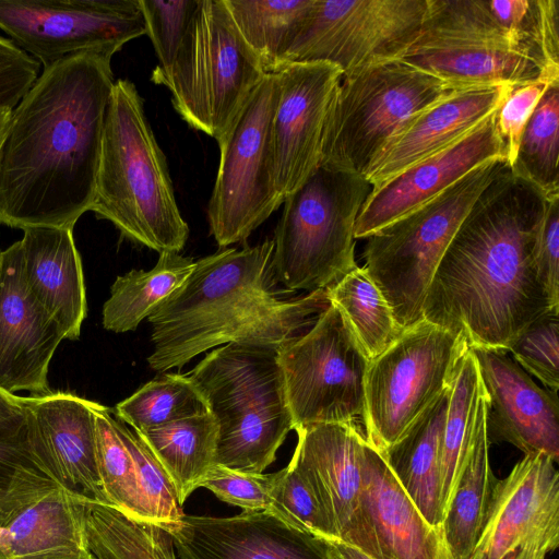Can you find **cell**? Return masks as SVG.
Listing matches in <instances>:
<instances>
[{"label":"cell","mask_w":559,"mask_h":559,"mask_svg":"<svg viewBox=\"0 0 559 559\" xmlns=\"http://www.w3.org/2000/svg\"><path fill=\"white\" fill-rule=\"evenodd\" d=\"M451 384L391 447L380 452L426 521L440 531V443Z\"/></svg>","instance_id":"cell-29"},{"label":"cell","mask_w":559,"mask_h":559,"mask_svg":"<svg viewBox=\"0 0 559 559\" xmlns=\"http://www.w3.org/2000/svg\"><path fill=\"white\" fill-rule=\"evenodd\" d=\"M467 348L463 335L424 319L371 359L365 379L366 440L379 452L395 443L450 386Z\"/></svg>","instance_id":"cell-11"},{"label":"cell","mask_w":559,"mask_h":559,"mask_svg":"<svg viewBox=\"0 0 559 559\" xmlns=\"http://www.w3.org/2000/svg\"><path fill=\"white\" fill-rule=\"evenodd\" d=\"M280 90L277 73L265 74L217 140L219 165L207 219L221 248L245 241L283 204L274 183L271 143Z\"/></svg>","instance_id":"cell-12"},{"label":"cell","mask_w":559,"mask_h":559,"mask_svg":"<svg viewBox=\"0 0 559 559\" xmlns=\"http://www.w3.org/2000/svg\"><path fill=\"white\" fill-rule=\"evenodd\" d=\"M545 33L540 12L537 31L524 33L501 25L487 0H427L419 29L392 59L459 85L555 83Z\"/></svg>","instance_id":"cell-5"},{"label":"cell","mask_w":559,"mask_h":559,"mask_svg":"<svg viewBox=\"0 0 559 559\" xmlns=\"http://www.w3.org/2000/svg\"><path fill=\"white\" fill-rule=\"evenodd\" d=\"M471 85L447 82L400 59L344 74L325 122L320 166L365 174L386 142L417 112Z\"/></svg>","instance_id":"cell-9"},{"label":"cell","mask_w":559,"mask_h":559,"mask_svg":"<svg viewBox=\"0 0 559 559\" xmlns=\"http://www.w3.org/2000/svg\"><path fill=\"white\" fill-rule=\"evenodd\" d=\"M275 474L271 491L273 513L323 539L337 540L328 515L301 469L290 461Z\"/></svg>","instance_id":"cell-41"},{"label":"cell","mask_w":559,"mask_h":559,"mask_svg":"<svg viewBox=\"0 0 559 559\" xmlns=\"http://www.w3.org/2000/svg\"><path fill=\"white\" fill-rule=\"evenodd\" d=\"M0 259H1V250H0Z\"/></svg>","instance_id":"cell-52"},{"label":"cell","mask_w":559,"mask_h":559,"mask_svg":"<svg viewBox=\"0 0 559 559\" xmlns=\"http://www.w3.org/2000/svg\"><path fill=\"white\" fill-rule=\"evenodd\" d=\"M515 86L460 87L413 116L381 148L364 177L376 189L457 142L499 109Z\"/></svg>","instance_id":"cell-24"},{"label":"cell","mask_w":559,"mask_h":559,"mask_svg":"<svg viewBox=\"0 0 559 559\" xmlns=\"http://www.w3.org/2000/svg\"><path fill=\"white\" fill-rule=\"evenodd\" d=\"M275 475L245 473L214 465L200 487L209 489L219 500L239 507L242 511L273 512L271 491Z\"/></svg>","instance_id":"cell-44"},{"label":"cell","mask_w":559,"mask_h":559,"mask_svg":"<svg viewBox=\"0 0 559 559\" xmlns=\"http://www.w3.org/2000/svg\"><path fill=\"white\" fill-rule=\"evenodd\" d=\"M78 496L47 479L0 510V554L21 558L85 549Z\"/></svg>","instance_id":"cell-27"},{"label":"cell","mask_w":559,"mask_h":559,"mask_svg":"<svg viewBox=\"0 0 559 559\" xmlns=\"http://www.w3.org/2000/svg\"><path fill=\"white\" fill-rule=\"evenodd\" d=\"M278 361L295 431L362 420L370 358L337 306L330 302L308 331L283 345Z\"/></svg>","instance_id":"cell-13"},{"label":"cell","mask_w":559,"mask_h":559,"mask_svg":"<svg viewBox=\"0 0 559 559\" xmlns=\"http://www.w3.org/2000/svg\"><path fill=\"white\" fill-rule=\"evenodd\" d=\"M44 471L69 491L109 504L97 464L96 402L72 393L21 396Z\"/></svg>","instance_id":"cell-20"},{"label":"cell","mask_w":559,"mask_h":559,"mask_svg":"<svg viewBox=\"0 0 559 559\" xmlns=\"http://www.w3.org/2000/svg\"><path fill=\"white\" fill-rule=\"evenodd\" d=\"M40 63L0 35V110H13L39 76Z\"/></svg>","instance_id":"cell-47"},{"label":"cell","mask_w":559,"mask_h":559,"mask_svg":"<svg viewBox=\"0 0 559 559\" xmlns=\"http://www.w3.org/2000/svg\"><path fill=\"white\" fill-rule=\"evenodd\" d=\"M11 117L12 110H0V151L10 127Z\"/></svg>","instance_id":"cell-51"},{"label":"cell","mask_w":559,"mask_h":559,"mask_svg":"<svg viewBox=\"0 0 559 559\" xmlns=\"http://www.w3.org/2000/svg\"><path fill=\"white\" fill-rule=\"evenodd\" d=\"M265 74L276 73L314 0H223Z\"/></svg>","instance_id":"cell-33"},{"label":"cell","mask_w":559,"mask_h":559,"mask_svg":"<svg viewBox=\"0 0 559 559\" xmlns=\"http://www.w3.org/2000/svg\"><path fill=\"white\" fill-rule=\"evenodd\" d=\"M96 450L102 486L110 506L144 520L133 459L116 431L110 411L97 403Z\"/></svg>","instance_id":"cell-38"},{"label":"cell","mask_w":559,"mask_h":559,"mask_svg":"<svg viewBox=\"0 0 559 559\" xmlns=\"http://www.w3.org/2000/svg\"><path fill=\"white\" fill-rule=\"evenodd\" d=\"M91 211L158 253L179 252L188 239L165 155L142 97L126 79L115 81L108 103Z\"/></svg>","instance_id":"cell-4"},{"label":"cell","mask_w":559,"mask_h":559,"mask_svg":"<svg viewBox=\"0 0 559 559\" xmlns=\"http://www.w3.org/2000/svg\"><path fill=\"white\" fill-rule=\"evenodd\" d=\"M265 73L223 0H199L191 37L166 84L176 111L216 141Z\"/></svg>","instance_id":"cell-10"},{"label":"cell","mask_w":559,"mask_h":559,"mask_svg":"<svg viewBox=\"0 0 559 559\" xmlns=\"http://www.w3.org/2000/svg\"><path fill=\"white\" fill-rule=\"evenodd\" d=\"M484 385L469 347L460 358L450 390L440 443V510L443 513L471 445Z\"/></svg>","instance_id":"cell-34"},{"label":"cell","mask_w":559,"mask_h":559,"mask_svg":"<svg viewBox=\"0 0 559 559\" xmlns=\"http://www.w3.org/2000/svg\"><path fill=\"white\" fill-rule=\"evenodd\" d=\"M273 240L222 249L195 262L187 280L147 318L150 367L181 368L226 344L281 348L308 331L329 305L328 289L284 297L275 289Z\"/></svg>","instance_id":"cell-3"},{"label":"cell","mask_w":559,"mask_h":559,"mask_svg":"<svg viewBox=\"0 0 559 559\" xmlns=\"http://www.w3.org/2000/svg\"><path fill=\"white\" fill-rule=\"evenodd\" d=\"M334 559H374L360 549L341 540H328Z\"/></svg>","instance_id":"cell-48"},{"label":"cell","mask_w":559,"mask_h":559,"mask_svg":"<svg viewBox=\"0 0 559 559\" xmlns=\"http://www.w3.org/2000/svg\"><path fill=\"white\" fill-rule=\"evenodd\" d=\"M372 190L353 173L319 166L284 199L271 269L288 292L328 289L357 267L354 230Z\"/></svg>","instance_id":"cell-7"},{"label":"cell","mask_w":559,"mask_h":559,"mask_svg":"<svg viewBox=\"0 0 559 559\" xmlns=\"http://www.w3.org/2000/svg\"><path fill=\"white\" fill-rule=\"evenodd\" d=\"M199 0H139L158 64L152 73L155 84L166 86L191 37Z\"/></svg>","instance_id":"cell-39"},{"label":"cell","mask_w":559,"mask_h":559,"mask_svg":"<svg viewBox=\"0 0 559 559\" xmlns=\"http://www.w3.org/2000/svg\"><path fill=\"white\" fill-rule=\"evenodd\" d=\"M559 545V474L544 454L524 455L499 479L468 559H545Z\"/></svg>","instance_id":"cell-16"},{"label":"cell","mask_w":559,"mask_h":559,"mask_svg":"<svg viewBox=\"0 0 559 559\" xmlns=\"http://www.w3.org/2000/svg\"><path fill=\"white\" fill-rule=\"evenodd\" d=\"M487 396L488 429L525 455L559 460L558 393L542 389L507 350L469 348Z\"/></svg>","instance_id":"cell-23"},{"label":"cell","mask_w":559,"mask_h":559,"mask_svg":"<svg viewBox=\"0 0 559 559\" xmlns=\"http://www.w3.org/2000/svg\"><path fill=\"white\" fill-rule=\"evenodd\" d=\"M330 302L342 311L368 357L383 353L403 332L364 267H355L328 288Z\"/></svg>","instance_id":"cell-35"},{"label":"cell","mask_w":559,"mask_h":559,"mask_svg":"<svg viewBox=\"0 0 559 559\" xmlns=\"http://www.w3.org/2000/svg\"><path fill=\"white\" fill-rule=\"evenodd\" d=\"M63 340L60 325L25 285L16 241L1 251L0 259V389L11 394L51 392L48 368Z\"/></svg>","instance_id":"cell-19"},{"label":"cell","mask_w":559,"mask_h":559,"mask_svg":"<svg viewBox=\"0 0 559 559\" xmlns=\"http://www.w3.org/2000/svg\"><path fill=\"white\" fill-rule=\"evenodd\" d=\"M559 82L548 86L521 138L513 175L544 198L559 195Z\"/></svg>","instance_id":"cell-36"},{"label":"cell","mask_w":559,"mask_h":559,"mask_svg":"<svg viewBox=\"0 0 559 559\" xmlns=\"http://www.w3.org/2000/svg\"><path fill=\"white\" fill-rule=\"evenodd\" d=\"M534 264L551 307H559V195L544 198Z\"/></svg>","instance_id":"cell-45"},{"label":"cell","mask_w":559,"mask_h":559,"mask_svg":"<svg viewBox=\"0 0 559 559\" xmlns=\"http://www.w3.org/2000/svg\"><path fill=\"white\" fill-rule=\"evenodd\" d=\"M135 432L160 462L183 504L215 465L214 418L207 412Z\"/></svg>","instance_id":"cell-30"},{"label":"cell","mask_w":559,"mask_h":559,"mask_svg":"<svg viewBox=\"0 0 559 559\" xmlns=\"http://www.w3.org/2000/svg\"><path fill=\"white\" fill-rule=\"evenodd\" d=\"M544 197L507 166L477 198L428 287L427 321L469 348L507 350L552 308L534 264Z\"/></svg>","instance_id":"cell-2"},{"label":"cell","mask_w":559,"mask_h":559,"mask_svg":"<svg viewBox=\"0 0 559 559\" xmlns=\"http://www.w3.org/2000/svg\"><path fill=\"white\" fill-rule=\"evenodd\" d=\"M0 28L44 68L146 35L139 0L0 1Z\"/></svg>","instance_id":"cell-15"},{"label":"cell","mask_w":559,"mask_h":559,"mask_svg":"<svg viewBox=\"0 0 559 559\" xmlns=\"http://www.w3.org/2000/svg\"><path fill=\"white\" fill-rule=\"evenodd\" d=\"M0 559H93V557L85 548L79 550L57 551L21 558H7L0 554Z\"/></svg>","instance_id":"cell-50"},{"label":"cell","mask_w":559,"mask_h":559,"mask_svg":"<svg viewBox=\"0 0 559 559\" xmlns=\"http://www.w3.org/2000/svg\"><path fill=\"white\" fill-rule=\"evenodd\" d=\"M276 73L281 90L271 143L274 183L284 202L320 166L325 122L343 72L329 62H302Z\"/></svg>","instance_id":"cell-17"},{"label":"cell","mask_w":559,"mask_h":559,"mask_svg":"<svg viewBox=\"0 0 559 559\" xmlns=\"http://www.w3.org/2000/svg\"><path fill=\"white\" fill-rule=\"evenodd\" d=\"M507 166L501 157L485 162L367 237L364 269L403 331L424 320L426 294L444 251L477 198Z\"/></svg>","instance_id":"cell-8"},{"label":"cell","mask_w":559,"mask_h":559,"mask_svg":"<svg viewBox=\"0 0 559 559\" xmlns=\"http://www.w3.org/2000/svg\"><path fill=\"white\" fill-rule=\"evenodd\" d=\"M187 374L217 425L215 465L263 473L293 429L278 348L226 344Z\"/></svg>","instance_id":"cell-6"},{"label":"cell","mask_w":559,"mask_h":559,"mask_svg":"<svg viewBox=\"0 0 559 559\" xmlns=\"http://www.w3.org/2000/svg\"><path fill=\"white\" fill-rule=\"evenodd\" d=\"M117 417L143 431L207 413L206 403L188 374L166 372L116 405Z\"/></svg>","instance_id":"cell-37"},{"label":"cell","mask_w":559,"mask_h":559,"mask_svg":"<svg viewBox=\"0 0 559 559\" xmlns=\"http://www.w3.org/2000/svg\"><path fill=\"white\" fill-rule=\"evenodd\" d=\"M112 423L133 459L145 521L159 526L179 521L182 504L160 462L132 428L120 419L112 418Z\"/></svg>","instance_id":"cell-40"},{"label":"cell","mask_w":559,"mask_h":559,"mask_svg":"<svg viewBox=\"0 0 559 559\" xmlns=\"http://www.w3.org/2000/svg\"><path fill=\"white\" fill-rule=\"evenodd\" d=\"M194 265L191 258L164 251L152 270H132L118 276L103 307V326L116 333L135 330L187 280Z\"/></svg>","instance_id":"cell-32"},{"label":"cell","mask_w":559,"mask_h":559,"mask_svg":"<svg viewBox=\"0 0 559 559\" xmlns=\"http://www.w3.org/2000/svg\"><path fill=\"white\" fill-rule=\"evenodd\" d=\"M497 111L445 150L372 189L358 214L355 239L367 238L417 210L485 162L506 158Z\"/></svg>","instance_id":"cell-22"},{"label":"cell","mask_w":559,"mask_h":559,"mask_svg":"<svg viewBox=\"0 0 559 559\" xmlns=\"http://www.w3.org/2000/svg\"><path fill=\"white\" fill-rule=\"evenodd\" d=\"M181 559H334L326 539L270 511L183 515L162 526Z\"/></svg>","instance_id":"cell-18"},{"label":"cell","mask_w":559,"mask_h":559,"mask_svg":"<svg viewBox=\"0 0 559 559\" xmlns=\"http://www.w3.org/2000/svg\"><path fill=\"white\" fill-rule=\"evenodd\" d=\"M79 503L93 559H176L173 538L162 526L83 497Z\"/></svg>","instance_id":"cell-31"},{"label":"cell","mask_w":559,"mask_h":559,"mask_svg":"<svg viewBox=\"0 0 559 559\" xmlns=\"http://www.w3.org/2000/svg\"><path fill=\"white\" fill-rule=\"evenodd\" d=\"M23 231L22 274L29 294L60 325L66 340L79 338L87 302L73 229L32 227Z\"/></svg>","instance_id":"cell-26"},{"label":"cell","mask_w":559,"mask_h":559,"mask_svg":"<svg viewBox=\"0 0 559 559\" xmlns=\"http://www.w3.org/2000/svg\"><path fill=\"white\" fill-rule=\"evenodd\" d=\"M551 84L538 81L516 86L497 111V128L506 147V158L510 168L514 164L524 128Z\"/></svg>","instance_id":"cell-46"},{"label":"cell","mask_w":559,"mask_h":559,"mask_svg":"<svg viewBox=\"0 0 559 559\" xmlns=\"http://www.w3.org/2000/svg\"><path fill=\"white\" fill-rule=\"evenodd\" d=\"M360 469V512L377 559H449L440 531L426 521L366 438Z\"/></svg>","instance_id":"cell-25"},{"label":"cell","mask_w":559,"mask_h":559,"mask_svg":"<svg viewBox=\"0 0 559 559\" xmlns=\"http://www.w3.org/2000/svg\"><path fill=\"white\" fill-rule=\"evenodd\" d=\"M487 396L480 397L474 436L447 503L440 534L449 559H468L487 520L499 479L489 461Z\"/></svg>","instance_id":"cell-28"},{"label":"cell","mask_w":559,"mask_h":559,"mask_svg":"<svg viewBox=\"0 0 559 559\" xmlns=\"http://www.w3.org/2000/svg\"><path fill=\"white\" fill-rule=\"evenodd\" d=\"M44 475L49 476L35 455L25 408L20 414L0 419V500Z\"/></svg>","instance_id":"cell-43"},{"label":"cell","mask_w":559,"mask_h":559,"mask_svg":"<svg viewBox=\"0 0 559 559\" xmlns=\"http://www.w3.org/2000/svg\"><path fill=\"white\" fill-rule=\"evenodd\" d=\"M24 411L21 396L0 389V419L20 414Z\"/></svg>","instance_id":"cell-49"},{"label":"cell","mask_w":559,"mask_h":559,"mask_svg":"<svg viewBox=\"0 0 559 559\" xmlns=\"http://www.w3.org/2000/svg\"><path fill=\"white\" fill-rule=\"evenodd\" d=\"M111 58L85 52L44 68L12 110L0 151V224L73 229L91 211Z\"/></svg>","instance_id":"cell-1"},{"label":"cell","mask_w":559,"mask_h":559,"mask_svg":"<svg viewBox=\"0 0 559 559\" xmlns=\"http://www.w3.org/2000/svg\"><path fill=\"white\" fill-rule=\"evenodd\" d=\"M427 0H314L283 66L329 62L343 75L392 59L413 39Z\"/></svg>","instance_id":"cell-14"},{"label":"cell","mask_w":559,"mask_h":559,"mask_svg":"<svg viewBox=\"0 0 559 559\" xmlns=\"http://www.w3.org/2000/svg\"><path fill=\"white\" fill-rule=\"evenodd\" d=\"M559 308H552L533 321L508 348L513 360L544 385L559 389Z\"/></svg>","instance_id":"cell-42"},{"label":"cell","mask_w":559,"mask_h":559,"mask_svg":"<svg viewBox=\"0 0 559 559\" xmlns=\"http://www.w3.org/2000/svg\"><path fill=\"white\" fill-rule=\"evenodd\" d=\"M296 432L298 442L290 461L311 484L337 540L377 559L359 504L365 436L349 424H320Z\"/></svg>","instance_id":"cell-21"}]
</instances>
